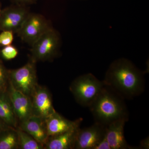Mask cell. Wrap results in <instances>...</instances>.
Segmentation results:
<instances>
[{"mask_svg": "<svg viewBox=\"0 0 149 149\" xmlns=\"http://www.w3.org/2000/svg\"><path fill=\"white\" fill-rule=\"evenodd\" d=\"M82 119L72 121L56 111L45 120L49 138L79 127Z\"/></svg>", "mask_w": 149, "mask_h": 149, "instance_id": "cell-13", "label": "cell"}, {"mask_svg": "<svg viewBox=\"0 0 149 149\" xmlns=\"http://www.w3.org/2000/svg\"><path fill=\"white\" fill-rule=\"evenodd\" d=\"M18 54V50L16 48L11 45L5 46L1 51V55L3 58L7 61L14 59Z\"/></svg>", "mask_w": 149, "mask_h": 149, "instance_id": "cell-18", "label": "cell"}, {"mask_svg": "<svg viewBox=\"0 0 149 149\" xmlns=\"http://www.w3.org/2000/svg\"><path fill=\"white\" fill-rule=\"evenodd\" d=\"M51 27V24L42 15L29 13L17 33L22 41L31 46Z\"/></svg>", "mask_w": 149, "mask_h": 149, "instance_id": "cell-6", "label": "cell"}, {"mask_svg": "<svg viewBox=\"0 0 149 149\" xmlns=\"http://www.w3.org/2000/svg\"><path fill=\"white\" fill-rule=\"evenodd\" d=\"M19 149L16 128L8 127L0 132V149Z\"/></svg>", "mask_w": 149, "mask_h": 149, "instance_id": "cell-16", "label": "cell"}, {"mask_svg": "<svg viewBox=\"0 0 149 149\" xmlns=\"http://www.w3.org/2000/svg\"><path fill=\"white\" fill-rule=\"evenodd\" d=\"M94 149H111L105 137V134L103 139L100 141Z\"/></svg>", "mask_w": 149, "mask_h": 149, "instance_id": "cell-21", "label": "cell"}, {"mask_svg": "<svg viewBox=\"0 0 149 149\" xmlns=\"http://www.w3.org/2000/svg\"><path fill=\"white\" fill-rule=\"evenodd\" d=\"M19 149H43L44 146L35 140L29 134L17 127Z\"/></svg>", "mask_w": 149, "mask_h": 149, "instance_id": "cell-17", "label": "cell"}, {"mask_svg": "<svg viewBox=\"0 0 149 149\" xmlns=\"http://www.w3.org/2000/svg\"><path fill=\"white\" fill-rule=\"evenodd\" d=\"M1 6H0V13H1Z\"/></svg>", "mask_w": 149, "mask_h": 149, "instance_id": "cell-25", "label": "cell"}, {"mask_svg": "<svg viewBox=\"0 0 149 149\" xmlns=\"http://www.w3.org/2000/svg\"><path fill=\"white\" fill-rule=\"evenodd\" d=\"M103 82L123 99L139 96L145 88L144 73L125 58H118L112 63Z\"/></svg>", "mask_w": 149, "mask_h": 149, "instance_id": "cell-1", "label": "cell"}, {"mask_svg": "<svg viewBox=\"0 0 149 149\" xmlns=\"http://www.w3.org/2000/svg\"><path fill=\"white\" fill-rule=\"evenodd\" d=\"M139 148H140V149H148L149 138H146L141 141V146Z\"/></svg>", "mask_w": 149, "mask_h": 149, "instance_id": "cell-23", "label": "cell"}, {"mask_svg": "<svg viewBox=\"0 0 149 149\" xmlns=\"http://www.w3.org/2000/svg\"><path fill=\"white\" fill-rule=\"evenodd\" d=\"M80 126L49 137L45 145L46 149H74L77 133Z\"/></svg>", "mask_w": 149, "mask_h": 149, "instance_id": "cell-14", "label": "cell"}, {"mask_svg": "<svg viewBox=\"0 0 149 149\" xmlns=\"http://www.w3.org/2000/svg\"><path fill=\"white\" fill-rule=\"evenodd\" d=\"M31 99L32 115L38 116L45 120L56 111L53 104L50 92L46 87L38 85Z\"/></svg>", "mask_w": 149, "mask_h": 149, "instance_id": "cell-8", "label": "cell"}, {"mask_svg": "<svg viewBox=\"0 0 149 149\" xmlns=\"http://www.w3.org/2000/svg\"><path fill=\"white\" fill-rule=\"evenodd\" d=\"M127 121L121 119L106 126L105 137L111 149L136 148L129 146L125 140L124 128L125 122Z\"/></svg>", "mask_w": 149, "mask_h": 149, "instance_id": "cell-11", "label": "cell"}, {"mask_svg": "<svg viewBox=\"0 0 149 149\" xmlns=\"http://www.w3.org/2000/svg\"><path fill=\"white\" fill-rule=\"evenodd\" d=\"M8 85L0 89V118L9 127L17 128L18 121L8 91Z\"/></svg>", "mask_w": 149, "mask_h": 149, "instance_id": "cell-15", "label": "cell"}, {"mask_svg": "<svg viewBox=\"0 0 149 149\" xmlns=\"http://www.w3.org/2000/svg\"><path fill=\"white\" fill-rule=\"evenodd\" d=\"M101 81L91 73L80 75L73 80L70 90L77 103L89 107L104 86Z\"/></svg>", "mask_w": 149, "mask_h": 149, "instance_id": "cell-3", "label": "cell"}, {"mask_svg": "<svg viewBox=\"0 0 149 149\" xmlns=\"http://www.w3.org/2000/svg\"><path fill=\"white\" fill-rule=\"evenodd\" d=\"M8 127H9V126L7 125L2 119L0 118V132Z\"/></svg>", "mask_w": 149, "mask_h": 149, "instance_id": "cell-24", "label": "cell"}, {"mask_svg": "<svg viewBox=\"0 0 149 149\" xmlns=\"http://www.w3.org/2000/svg\"><path fill=\"white\" fill-rule=\"evenodd\" d=\"M18 5L24 6L25 5L31 4L36 2L37 0H12Z\"/></svg>", "mask_w": 149, "mask_h": 149, "instance_id": "cell-22", "label": "cell"}, {"mask_svg": "<svg viewBox=\"0 0 149 149\" xmlns=\"http://www.w3.org/2000/svg\"><path fill=\"white\" fill-rule=\"evenodd\" d=\"M106 126L95 122L88 128L79 129L77 133L74 149H94L103 139Z\"/></svg>", "mask_w": 149, "mask_h": 149, "instance_id": "cell-9", "label": "cell"}, {"mask_svg": "<svg viewBox=\"0 0 149 149\" xmlns=\"http://www.w3.org/2000/svg\"><path fill=\"white\" fill-rule=\"evenodd\" d=\"M8 83V70L0 63V89L6 87Z\"/></svg>", "mask_w": 149, "mask_h": 149, "instance_id": "cell-20", "label": "cell"}, {"mask_svg": "<svg viewBox=\"0 0 149 149\" xmlns=\"http://www.w3.org/2000/svg\"><path fill=\"white\" fill-rule=\"evenodd\" d=\"M60 44L58 32L51 27L31 46L30 58L36 62L50 61L58 54Z\"/></svg>", "mask_w": 149, "mask_h": 149, "instance_id": "cell-5", "label": "cell"}, {"mask_svg": "<svg viewBox=\"0 0 149 149\" xmlns=\"http://www.w3.org/2000/svg\"><path fill=\"white\" fill-rule=\"evenodd\" d=\"M7 90L19 124L32 115L31 99L15 90L9 81Z\"/></svg>", "mask_w": 149, "mask_h": 149, "instance_id": "cell-10", "label": "cell"}, {"mask_svg": "<svg viewBox=\"0 0 149 149\" xmlns=\"http://www.w3.org/2000/svg\"><path fill=\"white\" fill-rule=\"evenodd\" d=\"M117 93L105 85L89 107L96 123L106 126L117 120H128L125 103Z\"/></svg>", "mask_w": 149, "mask_h": 149, "instance_id": "cell-2", "label": "cell"}, {"mask_svg": "<svg viewBox=\"0 0 149 149\" xmlns=\"http://www.w3.org/2000/svg\"><path fill=\"white\" fill-rule=\"evenodd\" d=\"M18 128L29 134L44 146L49 139L45 120L36 116H31L20 123Z\"/></svg>", "mask_w": 149, "mask_h": 149, "instance_id": "cell-12", "label": "cell"}, {"mask_svg": "<svg viewBox=\"0 0 149 149\" xmlns=\"http://www.w3.org/2000/svg\"><path fill=\"white\" fill-rule=\"evenodd\" d=\"M29 13L24 6L18 5L2 10L0 13V30L17 33Z\"/></svg>", "mask_w": 149, "mask_h": 149, "instance_id": "cell-7", "label": "cell"}, {"mask_svg": "<svg viewBox=\"0 0 149 149\" xmlns=\"http://www.w3.org/2000/svg\"><path fill=\"white\" fill-rule=\"evenodd\" d=\"M36 63L30 58L23 66L8 70V81L14 88L30 98L38 85Z\"/></svg>", "mask_w": 149, "mask_h": 149, "instance_id": "cell-4", "label": "cell"}, {"mask_svg": "<svg viewBox=\"0 0 149 149\" xmlns=\"http://www.w3.org/2000/svg\"><path fill=\"white\" fill-rule=\"evenodd\" d=\"M13 32L8 30H4L0 34V45L5 46L11 45L13 42Z\"/></svg>", "mask_w": 149, "mask_h": 149, "instance_id": "cell-19", "label": "cell"}]
</instances>
